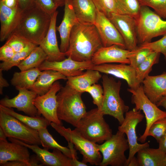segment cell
Wrapping results in <instances>:
<instances>
[{"mask_svg": "<svg viewBox=\"0 0 166 166\" xmlns=\"http://www.w3.org/2000/svg\"><path fill=\"white\" fill-rule=\"evenodd\" d=\"M38 131L41 145L44 148L47 150L49 149H57L67 156L72 159L73 158V156L71 149L59 144L49 133L46 128H42Z\"/></svg>", "mask_w": 166, "mask_h": 166, "instance_id": "1f68e13d", "label": "cell"}, {"mask_svg": "<svg viewBox=\"0 0 166 166\" xmlns=\"http://www.w3.org/2000/svg\"><path fill=\"white\" fill-rule=\"evenodd\" d=\"M17 6L22 11L36 5L34 0H17Z\"/></svg>", "mask_w": 166, "mask_h": 166, "instance_id": "f6af8a7d", "label": "cell"}, {"mask_svg": "<svg viewBox=\"0 0 166 166\" xmlns=\"http://www.w3.org/2000/svg\"><path fill=\"white\" fill-rule=\"evenodd\" d=\"M0 109L11 115L30 127L38 131L43 128H47L51 122L44 117H33L22 115L15 112L11 108L0 105Z\"/></svg>", "mask_w": 166, "mask_h": 166, "instance_id": "f546056e", "label": "cell"}, {"mask_svg": "<svg viewBox=\"0 0 166 166\" xmlns=\"http://www.w3.org/2000/svg\"><path fill=\"white\" fill-rule=\"evenodd\" d=\"M50 125L68 142L72 143L74 148L79 151L83 156L82 161L92 165H99L102 156L98 150L97 144L85 138L75 129L71 130L53 122H51Z\"/></svg>", "mask_w": 166, "mask_h": 166, "instance_id": "52a82bcc", "label": "cell"}, {"mask_svg": "<svg viewBox=\"0 0 166 166\" xmlns=\"http://www.w3.org/2000/svg\"><path fill=\"white\" fill-rule=\"evenodd\" d=\"M7 6L11 8L17 6V0H0Z\"/></svg>", "mask_w": 166, "mask_h": 166, "instance_id": "f907efd6", "label": "cell"}, {"mask_svg": "<svg viewBox=\"0 0 166 166\" xmlns=\"http://www.w3.org/2000/svg\"><path fill=\"white\" fill-rule=\"evenodd\" d=\"M64 14L62 21L56 30L59 33L61 51L65 53L68 50L69 44V38L73 26L79 21L75 15L73 5V0H65Z\"/></svg>", "mask_w": 166, "mask_h": 166, "instance_id": "44dd1931", "label": "cell"}, {"mask_svg": "<svg viewBox=\"0 0 166 166\" xmlns=\"http://www.w3.org/2000/svg\"><path fill=\"white\" fill-rule=\"evenodd\" d=\"M73 5L79 22L94 24L97 8L92 0H73Z\"/></svg>", "mask_w": 166, "mask_h": 166, "instance_id": "4316f807", "label": "cell"}, {"mask_svg": "<svg viewBox=\"0 0 166 166\" xmlns=\"http://www.w3.org/2000/svg\"><path fill=\"white\" fill-rule=\"evenodd\" d=\"M125 134L118 130L101 144H97L101 154L102 160L99 166H127L128 158L124 153L129 146Z\"/></svg>", "mask_w": 166, "mask_h": 166, "instance_id": "ba28073f", "label": "cell"}, {"mask_svg": "<svg viewBox=\"0 0 166 166\" xmlns=\"http://www.w3.org/2000/svg\"><path fill=\"white\" fill-rule=\"evenodd\" d=\"M159 148L164 153H166V132L158 143Z\"/></svg>", "mask_w": 166, "mask_h": 166, "instance_id": "c3c4849f", "label": "cell"}, {"mask_svg": "<svg viewBox=\"0 0 166 166\" xmlns=\"http://www.w3.org/2000/svg\"><path fill=\"white\" fill-rule=\"evenodd\" d=\"M7 137L3 130L0 127V141H7Z\"/></svg>", "mask_w": 166, "mask_h": 166, "instance_id": "f5cc1de1", "label": "cell"}, {"mask_svg": "<svg viewBox=\"0 0 166 166\" xmlns=\"http://www.w3.org/2000/svg\"><path fill=\"white\" fill-rule=\"evenodd\" d=\"M164 166H166V153L165 154L164 161Z\"/></svg>", "mask_w": 166, "mask_h": 166, "instance_id": "9f6ffc18", "label": "cell"}, {"mask_svg": "<svg viewBox=\"0 0 166 166\" xmlns=\"http://www.w3.org/2000/svg\"><path fill=\"white\" fill-rule=\"evenodd\" d=\"M38 46L32 43H29L22 50L15 52L12 58L8 61L2 62L0 64V69L2 71H8L19 64L30 53L32 50Z\"/></svg>", "mask_w": 166, "mask_h": 166, "instance_id": "836d02e7", "label": "cell"}, {"mask_svg": "<svg viewBox=\"0 0 166 166\" xmlns=\"http://www.w3.org/2000/svg\"><path fill=\"white\" fill-rule=\"evenodd\" d=\"M2 71L0 69V93L1 95L3 93V88L7 87L9 85L7 81L3 77Z\"/></svg>", "mask_w": 166, "mask_h": 166, "instance_id": "7dc6e473", "label": "cell"}, {"mask_svg": "<svg viewBox=\"0 0 166 166\" xmlns=\"http://www.w3.org/2000/svg\"><path fill=\"white\" fill-rule=\"evenodd\" d=\"M6 43L10 46L15 52H17L22 50L30 42L19 36L11 34Z\"/></svg>", "mask_w": 166, "mask_h": 166, "instance_id": "60d3db41", "label": "cell"}, {"mask_svg": "<svg viewBox=\"0 0 166 166\" xmlns=\"http://www.w3.org/2000/svg\"><path fill=\"white\" fill-rule=\"evenodd\" d=\"M22 11L17 6L11 8L0 0V41L7 39L16 26Z\"/></svg>", "mask_w": 166, "mask_h": 166, "instance_id": "603a6c76", "label": "cell"}, {"mask_svg": "<svg viewBox=\"0 0 166 166\" xmlns=\"http://www.w3.org/2000/svg\"><path fill=\"white\" fill-rule=\"evenodd\" d=\"M91 69L125 80L130 89H135L141 85L137 80L135 69L129 64L105 63L95 65Z\"/></svg>", "mask_w": 166, "mask_h": 166, "instance_id": "ac0fdd59", "label": "cell"}, {"mask_svg": "<svg viewBox=\"0 0 166 166\" xmlns=\"http://www.w3.org/2000/svg\"><path fill=\"white\" fill-rule=\"evenodd\" d=\"M104 116L97 108L93 109L81 118L75 129L89 141L95 143H102L113 135Z\"/></svg>", "mask_w": 166, "mask_h": 166, "instance_id": "5b68a950", "label": "cell"}, {"mask_svg": "<svg viewBox=\"0 0 166 166\" xmlns=\"http://www.w3.org/2000/svg\"><path fill=\"white\" fill-rule=\"evenodd\" d=\"M50 15L36 5L22 11L11 34L39 45L48 31Z\"/></svg>", "mask_w": 166, "mask_h": 166, "instance_id": "7a4b0ae2", "label": "cell"}, {"mask_svg": "<svg viewBox=\"0 0 166 166\" xmlns=\"http://www.w3.org/2000/svg\"><path fill=\"white\" fill-rule=\"evenodd\" d=\"M108 18L122 37L126 49L136 50L138 46L136 19L129 15L115 13H111Z\"/></svg>", "mask_w": 166, "mask_h": 166, "instance_id": "7c38bea8", "label": "cell"}, {"mask_svg": "<svg viewBox=\"0 0 166 166\" xmlns=\"http://www.w3.org/2000/svg\"><path fill=\"white\" fill-rule=\"evenodd\" d=\"M166 132V117L160 119L155 122L150 127L147 136L153 137L158 143Z\"/></svg>", "mask_w": 166, "mask_h": 166, "instance_id": "74e56055", "label": "cell"}, {"mask_svg": "<svg viewBox=\"0 0 166 166\" xmlns=\"http://www.w3.org/2000/svg\"><path fill=\"white\" fill-rule=\"evenodd\" d=\"M97 9L108 17L112 13L119 14L116 0H92Z\"/></svg>", "mask_w": 166, "mask_h": 166, "instance_id": "8d00e7d4", "label": "cell"}, {"mask_svg": "<svg viewBox=\"0 0 166 166\" xmlns=\"http://www.w3.org/2000/svg\"><path fill=\"white\" fill-rule=\"evenodd\" d=\"M67 79L66 76L56 71L50 69L44 70L41 71L30 90L35 92L38 95H42L47 93L57 80Z\"/></svg>", "mask_w": 166, "mask_h": 166, "instance_id": "484cf974", "label": "cell"}, {"mask_svg": "<svg viewBox=\"0 0 166 166\" xmlns=\"http://www.w3.org/2000/svg\"><path fill=\"white\" fill-rule=\"evenodd\" d=\"M18 94L13 98L6 97L0 101V105L9 108H15L29 116L41 117L37 109L34 105V101L38 95L34 91L23 88L17 89Z\"/></svg>", "mask_w": 166, "mask_h": 166, "instance_id": "5bb4252c", "label": "cell"}, {"mask_svg": "<svg viewBox=\"0 0 166 166\" xmlns=\"http://www.w3.org/2000/svg\"><path fill=\"white\" fill-rule=\"evenodd\" d=\"M136 158L139 166H164L165 154L158 148L146 147L138 152Z\"/></svg>", "mask_w": 166, "mask_h": 166, "instance_id": "83f0119b", "label": "cell"}, {"mask_svg": "<svg viewBox=\"0 0 166 166\" xmlns=\"http://www.w3.org/2000/svg\"><path fill=\"white\" fill-rule=\"evenodd\" d=\"M141 6L152 8L161 18L166 19V0H138Z\"/></svg>", "mask_w": 166, "mask_h": 166, "instance_id": "f35d334b", "label": "cell"}, {"mask_svg": "<svg viewBox=\"0 0 166 166\" xmlns=\"http://www.w3.org/2000/svg\"><path fill=\"white\" fill-rule=\"evenodd\" d=\"M158 106H162L166 110V97L164 98L157 104Z\"/></svg>", "mask_w": 166, "mask_h": 166, "instance_id": "db71d44e", "label": "cell"}, {"mask_svg": "<svg viewBox=\"0 0 166 166\" xmlns=\"http://www.w3.org/2000/svg\"><path fill=\"white\" fill-rule=\"evenodd\" d=\"M47 59L46 54L40 47L38 45L17 66L21 71L38 68Z\"/></svg>", "mask_w": 166, "mask_h": 166, "instance_id": "4dcf8cb0", "label": "cell"}, {"mask_svg": "<svg viewBox=\"0 0 166 166\" xmlns=\"http://www.w3.org/2000/svg\"><path fill=\"white\" fill-rule=\"evenodd\" d=\"M143 91L148 98L157 104L166 97V72L146 77L143 81Z\"/></svg>", "mask_w": 166, "mask_h": 166, "instance_id": "7402d4cb", "label": "cell"}, {"mask_svg": "<svg viewBox=\"0 0 166 166\" xmlns=\"http://www.w3.org/2000/svg\"><path fill=\"white\" fill-rule=\"evenodd\" d=\"M8 139L11 142L25 146L32 150L43 166H73L72 158L57 149H53L51 152L45 148H41L38 145L28 144L13 138H8Z\"/></svg>", "mask_w": 166, "mask_h": 166, "instance_id": "e0dca14e", "label": "cell"}, {"mask_svg": "<svg viewBox=\"0 0 166 166\" xmlns=\"http://www.w3.org/2000/svg\"><path fill=\"white\" fill-rule=\"evenodd\" d=\"M102 77L99 71L89 69L80 75L67 77L66 84L76 90L83 93L86 92L89 86L97 83Z\"/></svg>", "mask_w": 166, "mask_h": 166, "instance_id": "d4e9b609", "label": "cell"}, {"mask_svg": "<svg viewBox=\"0 0 166 166\" xmlns=\"http://www.w3.org/2000/svg\"><path fill=\"white\" fill-rule=\"evenodd\" d=\"M132 53V51L116 45L103 46L95 53L91 61L95 65L113 63L129 64L128 58Z\"/></svg>", "mask_w": 166, "mask_h": 166, "instance_id": "ffe728a7", "label": "cell"}, {"mask_svg": "<svg viewBox=\"0 0 166 166\" xmlns=\"http://www.w3.org/2000/svg\"><path fill=\"white\" fill-rule=\"evenodd\" d=\"M28 148L14 142L0 141V166L9 161H20L29 163L30 155Z\"/></svg>", "mask_w": 166, "mask_h": 166, "instance_id": "cb8c5ba5", "label": "cell"}, {"mask_svg": "<svg viewBox=\"0 0 166 166\" xmlns=\"http://www.w3.org/2000/svg\"><path fill=\"white\" fill-rule=\"evenodd\" d=\"M82 93L67 84L61 87L57 94V113L60 120L76 126L87 112L81 98Z\"/></svg>", "mask_w": 166, "mask_h": 166, "instance_id": "3957f363", "label": "cell"}, {"mask_svg": "<svg viewBox=\"0 0 166 166\" xmlns=\"http://www.w3.org/2000/svg\"><path fill=\"white\" fill-rule=\"evenodd\" d=\"M94 25L100 37L103 46L116 45L126 49L123 39L116 27L107 17L97 9Z\"/></svg>", "mask_w": 166, "mask_h": 166, "instance_id": "9a60e30c", "label": "cell"}, {"mask_svg": "<svg viewBox=\"0 0 166 166\" xmlns=\"http://www.w3.org/2000/svg\"><path fill=\"white\" fill-rule=\"evenodd\" d=\"M119 14L128 15L136 18L141 5L138 0H116Z\"/></svg>", "mask_w": 166, "mask_h": 166, "instance_id": "e575fe53", "label": "cell"}, {"mask_svg": "<svg viewBox=\"0 0 166 166\" xmlns=\"http://www.w3.org/2000/svg\"><path fill=\"white\" fill-rule=\"evenodd\" d=\"M0 166H30V165L26 162L16 160L8 161Z\"/></svg>", "mask_w": 166, "mask_h": 166, "instance_id": "bcb514c9", "label": "cell"}, {"mask_svg": "<svg viewBox=\"0 0 166 166\" xmlns=\"http://www.w3.org/2000/svg\"><path fill=\"white\" fill-rule=\"evenodd\" d=\"M95 65L91 61H79L70 57L59 61H45L38 67L41 71L53 70L58 71L66 77L78 75L84 73L83 71L91 69Z\"/></svg>", "mask_w": 166, "mask_h": 166, "instance_id": "2e32d148", "label": "cell"}, {"mask_svg": "<svg viewBox=\"0 0 166 166\" xmlns=\"http://www.w3.org/2000/svg\"><path fill=\"white\" fill-rule=\"evenodd\" d=\"M86 92L91 96L93 103L96 105L98 109L101 108L103 97V89L100 85L94 84L89 86L86 89Z\"/></svg>", "mask_w": 166, "mask_h": 166, "instance_id": "ab89813d", "label": "cell"}, {"mask_svg": "<svg viewBox=\"0 0 166 166\" xmlns=\"http://www.w3.org/2000/svg\"><path fill=\"white\" fill-rule=\"evenodd\" d=\"M148 7L141 6L136 18L138 43L140 45L151 42L154 38L166 34V21Z\"/></svg>", "mask_w": 166, "mask_h": 166, "instance_id": "8992f818", "label": "cell"}, {"mask_svg": "<svg viewBox=\"0 0 166 166\" xmlns=\"http://www.w3.org/2000/svg\"><path fill=\"white\" fill-rule=\"evenodd\" d=\"M102 78L103 97L99 109L104 115H109L117 119L121 124L124 120V114L129 109L120 96L121 82L105 74Z\"/></svg>", "mask_w": 166, "mask_h": 166, "instance_id": "277c9868", "label": "cell"}, {"mask_svg": "<svg viewBox=\"0 0 166 166\" xmlns=\"http://www.w3.org/2000/svg\"><path fill=\"white\" fill-rule=\"evenodd\" d=\"M160 54V53L153 51L135 69L136 79L140 84L149 75L152 66L158 63Z\"/></svg>", "mask_w": 166, "mask_h": 166, "instance_id": "d6a6232c", "label": "cell"}, {"mask_svg": "<svg viewBox=\"0 0 166 166\" xmlns=\"http://www.w3.org/2000/svg\"><path fill=\"white\" fill-rule=\"evenodd\" d=\"M34 1L37 6L50 15L55 12L58 7L53 0H34Z\"/></svg>", "mask_w": 166, "mask_h": 166, "instance_id": "7bdbcfd3", "label": "cell"}, {"mask_svg": "<svg viewBox=\"0 0 166 166\" xmlns=\"http://www.w3.org/2000/svg\"><path fill=\"white\" fill-rule=\"evenodd\" d=\"M0 127L7 137L13 138L31 145H41L38 131L0 109Z\"/></svg>", "mask_w": 166, "mask_h": 166, "instance_id": "30bf717a", "label": "cell"}, {"mask_svg": "<svg viewBox=\"0 0 166 166\" xmlns=\"http://www.w3.org/2000/svg\"><path fill=\"white\" fill-rule=\"evenodd\" d=\"M144 117L141 111L137 110L133 108L125 113L124 121L118 127V130L126 135L128 142L129 153L127 166L138 151L149 147L148 142L139 143L136 134V126L142 121Z\"/></svg>", "mask_w": 166, "mask_h": 166, "instance_id": "8fae6325", "label": "cell"}, {"mask_svg": "<svg viewBox=\"0 0 166 166\" xmlns=\"http://www.w3.org/2000/svg\"><path fill=\"white\" fill-rule=\"evenodd\" d=\"M58 12L56 11L50 15L51 22L48 31L39 46L47 56V60L59 61L65 58V53L59 47L56 36V23Z\"/></svg>", "mask_w": 166, "mask_h": 166, "instance_id": "d6986e66", "label": "cell"}, {"mask_svg": "<svg viewBox=\"0 0 166 166\" xmlns=\"http://www.w3.org/2000/svg\"><path fill=\"white\" fill-rule=\"evenodd\" d=\"M103 46L100 37L94 24L78 22L70 34L66 56L79 61H91L95 53Z\"/></svg>", "mask_w": 166, "mask_h": 166, "instance_id": "6da1fadb", "label": "cell"}, {"mask_svg": "<svg viewBox=\"0 0 166 166\" xmlns=\"http://www.w3.org/2000/svg\"><path fill=\"white\" fill-rule=\"evenodd\" d=\"M61 87L58 81L55 82L50 90L42 95H38L34 103L39 113L51 122L62 125L57 113V93Z\"/></svg>", "mask_w": 166, "mask_h": 166, "instance_id": "4fadbf2b", "label": "cell"}, {"mask_svg": "<svg viewBox=\"0 0 166 166\" xmlns=\"http://www.w3.org/2000/svg\"><path fill=\"white\" fill-rule=\"evenodd\" d=\"M127 166H139L136 157L134 156L128 163Z\"/></svg>", "mask_w": 166, "mask_h": 166, "instance_id": "816d5d0a", "label": "cell"}, {"mask_svg": "<svg viewBox=\"0 0 166 166\" xmlns=\"http://www.w3.org/2000/svg\"><path fill=\"white\" fill-rule=\"evenodd\" d=\"M41 71L38 68L14 73L10 82L17 89L23 88L30 90Z\"/></svg>", "mask_w": 166, "mask_h": 166, "instance_id": "f1b7e54d", "label": "cell"}, {"mask_svg": "<svg viewBox=\"0 0 166 166\" xmlns=\"http://www.w3.org/2000/svg\"><path fill=\"white\" fill-rule=\"evenodd\" d=\"M153 52L150 49L138 46L137 49L132 51V53L128 59L129 65L135 69Z\"/></svg>", "mask_w": 166, "mask_h": 166, "instance_id": "d590c367", "label": "cell"}, {"mask_svg": "<svg viewBox=\"0 0 166 166\" xmlns=\"http://www.w3.org/2000/svg\"><path fill=\"white\" fill-rule=\"evenodd\" d=\"M55 3L58 6H64L65 0H53Z\"/></svg>", "mask_w": 166, "mask_h": 166, "instance_id": "11a10c76", "label": "cell"}, {"mask_svg": "<svg viewBox=\"0 0 166 166\" xmlns=\"http://www.w3.org/2000/svg\"><path fill=\"white\" fill-rule=\"evenodd\" d=\"M140 45L148 48L153 51L162 53L166 61V34L156 41L142 44Z\"/></svg>", "mask_w": 166, "mask_h": 166, "instance_id": "b9f144b4", "label": "cell"}, {"mask_svg": "<svg viewBox=\"0 0 166 166\" xmlns=\"http://www.w3.org/2000/svg\"><path fill=\"white\" fill-rule=\"evenodd\" d=\"M128 91L132 94L131 102L135 105L134 108L137 110H142L146 120V126L144 133L138 138L141 143L145 142L148 131L152 125L160 119L166 117V112L158 108L146 96L143 89L142 85L135 89H128Z\"/></svg>", "mask_w": 166, "mask_h": 166, "instance_id": "9c48e42d", "label": "cell"}, {"mask_svg": "<svg viewBox=\"0 0 166 166\" xmlns=\"http://www.w3.org/2000/svg\"><path fill=\"white\" fill-rule=\"evenodd\" d=\"M15 52L13 48L6 43L0 48V60L6 62L12 58Z\"/></svg>", "mask_w": 166, "mask_h": 166, "instance_id": "ee69618b", "label": "cell"}, {"mask_svg": "<svg viewBox=\"0 0 166 166\" xmlns=\"http://www.w3.org/2000/svg\"><path fill=\"white\" fill-rule=\"evenodd\" d=\"M29 163L31 166H43L38 160L36 155L30 156Z\"/></svg>", "mask_w": 166, "mask_h": 166, "instance_id": "681fc988", "label": "cell"}]
</instances>
